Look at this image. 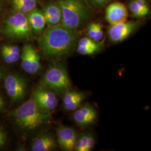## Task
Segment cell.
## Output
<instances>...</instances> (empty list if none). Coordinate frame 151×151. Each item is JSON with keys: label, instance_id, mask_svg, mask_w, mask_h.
Segmentation results:
<instances>
[{"label": "cell", "instance_id": "cell-1", "mask_svg": "<svg viewBox=\"0 0 151 151\" xmlns=\"http://www.w3.org/2000/svg\"><path fill=\"white\" fill-rule=\"evenodd\" d=\"M77 30L61 24L48 25L38 38V47L44 57L59 60L70 54L77 41Z\"/></svg>", "mask_w": 151, "mask_h": 151}, {"label": "cell", "instance_id": "cell-2", "mask_svg": "<svg viewBox=\"0 0 151 151\" xmlns=\"http://www.w3.org/2000/svg\"><path fill=\"white\" fill-rule=\"evenodd\" d=\"M62 12L60 24L73 30L78 28L90 18L91 10L85 0H57Z\"/></svg>", "mask_w": 151, "mask_h": 151}, {"label": "cell", "instance_id": "cell-3", "mask_svg": "<svg viewBox=\"0 0 151 151\" xmlns=\"http://www.w3.org/2000/svg\"><path fill=\"white\" fill-rule=\"evenodd\" d=\"M12 114L19 126L27 130L37 129L48 123L50 119L48 112L38 108L32 97L16 108Z\"/></svg>", "mask_w": 151, "mask_h": 151}, {"label": "cell", "instance_id": "cell-4", "mask_svg": "<svg viewBox=\"0 0 151 151\" xmlns=\"http://www.w3.org/2000/svg\"><path fill=\"white\" fill-rule=\"evenodd\" d=\"M0 33L13 40H29L34 38L27 15L14 11L9 15L0 27Z\"/></svg>", "mask_w": 151, "mask_h": 151}, {"label": "cell", "instance_id": "cell-5", "mask_svg": "<svg viewBox=\"0 0 151 151\" xmlns=\"http://www.w3.org/2000/svg\"><path fill=\"white\" fill-rule=\"evenodd\" d=\"M40 85L59 93L70 90L71 83L64 63H55L51 65L43 76Z\"/></svg>", "mask_w": 151, "mask_h": 151}, {"label": "cell", "instance_id": "cell-6", "mask_svg": "<svg viewBox=\"0 0 151 151\" xmlns=\"http://www.w3.org/2000/svg\"><path fill=\"white\" fill-rule=\"evenodd\" d=\"M4 86L7 94L12 101H20L25 97L27 83L22 76L16 74L7 76L5 79Z\"/></svg>", "mask_w": 151, "mask_h": 151}, {"label": "cell", "instance_id": "cell-7", "mask_svg": "<svg viewBox=\"0 0 151 151\" xmlns=\"http://www.w3.org/2000/svg\"><path fill=\"white\" fill-rule=\"evenodd\" d=\"M22 69L29 74L38 72L41 68L40 56L31 44L24 46L21 54Z\"/></svg>", "mask_w": 151, "mask_h": 151}, {"label": "cell", "instance_id": "cell-8", "mask_svg": "<svg viewBox=\"0 0 151 151\" xmlns=\"http://www.w3.org/2000/svg\"><path fill=\"white\" fill-rule=\"evenodd\" d=\"M32 97L38 108L46 112L53 110L58 105V99L54 91L44 87L36 89Z\"/></svg>", "mask_w": 151, "mask_h": 151}, {"label": "cell", "instance_id": "cell-9", "mask_svg": "<svg viewBox=\"0 0 151 151\" xmlns=\"http://www.w3.org/2000/svg\"><path fill=\"white\" fill-rule=\"evenodd\" d=\"M139 22H124L111 25L108 29V35L113 43L123 41L139 27Z\"/></svg>", "mask_w": 151, "mask_h": 151}, {"label": "cell", "instance_id": "cell-10", "mask_svg": "<svg viewBox=\"0 0 151 151\" xmlns=\"http://www.w3.org/2000/svg\"><path fill=\"white\" fill-rule=\"evenodd\" d=\"M105 17L110 25L126 22L128 16V11L123 4L115 2L108 6Z\"/></svg>", "mask_w": 151, "mask_h": 151}, {"label": "cell", "instance_id": "cell-11", "mask_svg": "<svg viewBox=\"0 0 151 151\" xmlns=\"http://www.w3.org/2000/svg\"><path fill=\"white\" fill-rule=\"evenodd\" d=\"M77 134L75 130L68 127L62 126L57 129V140L62 150H74Z\"/></svg>", "mask_w": 151, "mask_h": 151}, {"label": "cell", "instance_id": "cell-12", "mask_svg": "<svg viewBox=\"0 0 151 151\" xmlns=\"http://www.w3.org/2000/svg\"><path fill=\"white\" fill-rule=\"evenodd\" d=\"M75 110L73 119L76 123L80 126H86L92 124L97 118L95 109L89 104L80 106Z\"/></svg>", "mask_w": 151, "mask_h": 151}, {"label": "cell", "instance_id": "cell-13", "mask_svg": "<svg viewBox=\"0 0 151 151\" xmlns=\"http://www.w3.org/2000/svg\"><path fill=\"white\" fill-rule=\"evenodd\" d=\"M44 16L48 25L60 24L62 12L57 1H51L44 7L42 10Z\"/></svg>", "mask_w": 151, "mask_h": 151}, {"label": "cell", "instance_id": "cell-14", "mask_svg": "<svg viewBox=\"0 0 151 151\" xmlns=\"http://www.w3.org/2000/svg\"><path fill=\"white\" fill-rule=\"evenodd\" d=\"M27 20L34 32L41 34L45 29L46 22L42 10L35 8L27 14Z\"/></svg>", "mask_w": 151, "mask_h": 151}, {"label": "cell", "instance_id": "cell-15", "mask_svg": "<svg viewBox=\"0 0 151 151\" xmlns=\"http://www.w3.org/2000/svg\"><path fill=\"white\" fill-rule=\"evenodd\" d=\"M85 98V95L82 92L68 90L64 93L63 104L66 110L68 111L75 110L80 106Z\"/></svg>", "mask_w": 151, "mask_h": 151}, {"label": "cell", "instance_id": "cell-16", "mask_svg": "<svg viewBox=\"0 0 151 151\" xmlns=\"http://www.w3.org/2000/svg\"><path fill=\"white\" fill-rule=\"evenodd\" d=\"M57 147V143L54 138L48 134L39 136L34 140L32 146V151H52Z\"/></svg>", "mask_w": 151, "mask_h": 151}, {"label": "cell", "instance_id": "cell-17", "mask_svg": "<svg viewBox=\"0 0 151 151\" xmlns=\"http://www.w3.org/2000/svg\"><path fill=\"white\" fill-rule=\"evenodd\" d=\"M39 0H11L14 10L25 15L37 7Z\"/></svg>", "mask_w": 151, "mask_h": 151}, {"label": "cell", "instance_id": "cell-18", "mask_svg": "<svg viewBox=\"0 0 151 151\" xmlns=\"http://www.w3.org/2000/svg\"><path fill=\"white\" fill-rule=\"evenodd\" d=\"M129 9L132 16L141 18L147 16L149 12V7L146 1L133 0L129 4Z\"/></svg>", "mask_w": 151, "mask_h": 151}, {"label": "cell", "instance_id": "cell-19", "mask_svg": "<svg viewBox=\"0 0 151 151\" xmlns=\"http://www.w3.org/2000/svg\"><path fill=\"white\" fill-rule=\"evenodd\" d=\"M95 145L93 137L90 134H83L76 141L74 150L76 151H91Z\"/></svg>", "mask_w": 151, "mask_h": 151}, {"label": "cell", "instance_id": "cell-20", "mask_svg": "<svg viewBox=\"0 0 151 151\" xmlns=\"http://www.w3.org/2000/svg\"><path fill=\"white\" fill-rule=\"evenodd\" d=\"M87 34L89 38L96 42H99L104 37L101 24L99 22H92L87 27Z\"/></svg>", "mask_w": 151, "mask_h": 151}, {"label": "cell", "instance_id": "cell-21", "mask_svg": "<svg viewBox=\"0 0 151 151\" xmlns=\"http://www.w3.org/2000/svg\"><path fill=\"white\" fill-rule=\"evenodd\" d=\"M103 44L100 43L99 45L94 47H81L78 46L77 48V52L83 55H90L96 54L100 52L103 48Z\"/></svg>", "mask_w": 151, "mask_h": 151}, {"label": "cell", "instance_id": "cell-22", "mask_svg": "<svg viewBox=\"0 0 151 151\" xmlns=\"http://www.w3.org/2000/svg\"><path fill=\"white\" fill-rule=\"evenodd\" d=\"M2 47L5 49L11 55L14 63L20 60L21 57L20 49L17 46L11 44H5Z\"/></svg>", "mask_w": 151, "mask_h": 151}, {"label": "cell", "instance_id": "cell-23", "mask_svg": "<svg viewBox=\"0 0 151 151\" xmlns=\"http://www.w3.org/2000/svg\"><path fill=\"white\" fill-rule=\"evenodd\" d=\"M100 43V42H96L94 40H93L91 38H82L80 39L78 41V46L81 47H94L96 46Z\"/></svg>", "mask_w": 151, "mask_h": 151}, {"label": "cell", "instance_id": "cell-24", "mask_svg": "<svg viewBox=\"0 0 151 151\" xmlns=\"http://www.w3.org/2000/svg\"><path fill=\"white\" fill-rule=\"evenodd\" d=\"M92 5L97 9L103 8L105 6L108 5L112 0H88Z\"/></svg>", "mask_w": 151, "mask_h": 151}, {"label": "cell", "instance_id": "cell-25", "mask_svg": "<svg viewBox=\"0 0 151 151\" xmlns=\"http://www.w3.org/2000/svg\"><path fill=\"white\" fill-rule=\"evenodd\" d=\"M1 53L2 59L6 63L9 64V65H11L12 63H14L11 55H10L9 52L6 50L4 48L2 47L1 49Z\"/></svg>", "mask_w": 151, "mask_h": 151}, {"label": "cell", "instance_id": "cell-26", "mask_svg": "<svg viewBox=\"0 0 151 151\" xmlns=\"http://www.w3.org/2000/svg\"><path fill=\"white\" fill-rule=\"evenodd\" d=\"M7 142V135L2 127L0 125V148L5 146Z\"/></svg>", "mask_w": 151, "mask_h": 151}, {"label": "cell", "instance_id": "cell-27", "mask_svg": "<svg viewBox=\"0 0 151 151\" xmlns=\"http://www.w3.org/2000/svg\"><path fill=\"white\" fill-rule=\"evenodd\" d=\"M5 105V102L2 96L0 95V110H1Z\"/></svg>", "mask_w": 151, "mask_h": 151}, {"label": "cell", "instance_id": "cell-28", "mask_svg": "<svg viewBox=\"0 0 151 151\" xmlns=\"http://www.w3.org/2000/svg\"><path fill=\"white\" fill-rule=\"evenodd\" d=\"M2 78H3V70L0 65V81L2 80Z\"/></svg>", "mask_w": 151, "mask_h": 151}, {"label": "cell", "instance_id": "cell-29", "mask_svg": "<svg viewBox=\"0 0 151 151\" xmlns=\"http://www.w3.org/2000/svg\"><path fill=\"white\" fill-rule=\"evenodd\" d=\"M2 5H3V1H2V0H0V12H1L2 8Z\"/></svg>", "mask_w": 151, "mask_h": 151}, {"label": "cell", "instance_id": "cell-30", "mask_svg": "<svg viewBox=\"0 0 151 151\" xmlns=\"http://www.w3.org/2000/svg\"><path fill=\"white\" fill-rule=\"evenodd\" d=\"M142 1H146V0H142Z\"/></svg>", "mask_w": 151, "mask_h": 151}]
</instances>
